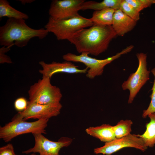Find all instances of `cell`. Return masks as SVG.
I'll return each mask as SVG.
<instances>
[{
    "mask_svg": "<svg viewBox=\"0 0 155 155\" xmlns=\"http://www.w3.org/2000/svg\"></svg>",
    "mask_w": 155,
    "mask_h": 155,
    "instance_id": "28",
    "label": "cell"
},
{
    "mask_svg": "<svg viewBox=\"0 0 155 155\" xmlns=\"http://www.w3.org/2000/svg\"><path fill=\"white\" fill-rule=\"evenodd\" d=\"M85 131L88 135L105 143L110 142L116 138L113 126L108 124L90 127L86 128Z\"/></svg>",
    "mask_w": 155,
    "mask_h": 155,
    "instance_id": "14",
    "label": "cell"
},
{
    "mask_svg": "<svg viewBox=\"0 0 155 155\" xmlns=\"http://www.w3.org/2000/svg\"><path fill=\"white\" fill-rule=\"evenodd\" d=\"M93 23L90 18L79 14L64 20H55L49 18L44 26L48 32L52 33L59 40H68L79 30L90 27Z\"/></svg>",
    "mask_w": 155,
    "mask_h": 155,
    "instance_id": "3",
    "label": "cell"
},
{
    "mask_svg": "<svg viewBox=\"0 0 155 155\" xmlns=\"http://www.w3.org/2000/svg\"><path fill=\"white\" fill-rule=\"evenodd\" d=\"M28 101L24 97L18 98L14 103L15 109L19 112H21L25 110L28 106Z\"/></svg>",
    "mask_w": 155,
    "mask_h": 155,
    "instance_id": "23",
    "label": "cell"
},
{
    "mask_svg": "<svg viewBox=\"0 0 155 155\" xmlns=\"http://www.w3.org/2000/svg\"><path fill=\"white\" fill-rule=\"evenodd\" d=\"M115 11L111 8L95 11L93 13L92 17L90 19L94 24L112 26Z\"/></svg>",
    "mask_w": 155,
    "mask_h": 155,
    "instance_id": "15",
    "label": "cell"
},
{
    "mask_svg": "<svg viewBox=\"0 0 155 155\" xmlns=\"http://www.w3.org/2000/svg\"><path fill=\"white\" fill-rule=\"evenodd\" d=\"M137 22L119 9L115 11L112 26L117 36H123L132 30Z\"/></svg>",
    "mask_w": 155,
    "mask_h": 155,
    "instance_id": "13",
    "label": "cell"
},
{
    "mask_svg": "<svg viewBox=\"0 0 155 155\" xmlns=\"http://www.w3.org/2000/svg\"><path fill=\"white\" fill-rule=\"evenodd\" d=\"M6 17L26 20L29 18L26 14L21 12L11 7L6 0H0V18Z\"/></svg>",
    "mask_w": 155,
    "mask_h": 155,
    "instance_id": "18",
    "label": "cell"
},
{
    "mask_svg": "<svg viewBox=\"0 0 155 155\" xmlns=\"http://www.w3.org/2000/svg\"><path fill=\"white\" fill-rule=\"evenodd\" d=\"M50 79L42 77L30 87L28 91L29 101L41 104L60 103L62 96L61 90L51 84Z\"/></svg>",
    "mask_w": 155,
    "mask_h": 155,
    "instance_id": "6",
    "label": "cell"
},
{
    "mask_svg": "<svg viewBox=\"0 0 155 155\" xmlns=\"http://www.w3.org/2000/svg\"><path fill=\"white\" fill-rule=\"evenodd\" d=\"M120 9L126 15L137 22L140 19V12L136 10L125 0H122Z\"/></svg>",
    "mask_w": 155,
    "mask_h": 155,
    "instance_id": "20",
    "label": "cell"
},
{
    "mask_svg": "<svg viewBox=\"0 0 155 155\" xmlns=\"http://www.w3.org/2000/svg\"><path fill=\"white\" fill-rule=\"evenodd\" d=\"M35 140L33 147L22 152V153L28 154L38 153L39 155H60V149L69 146L73 139L67 137H61L57 141H53L48 139L42 133L32 134Z\"/></svg>",
    "mask_w": 155,
    "mask_h": 155,
    "instance_id": "8",
    "label": "cell"
},
{
    "mask_svg": "<svg viewBox=\"0 0 155 155\" xmlns=\"http://www.w3.org/2000/svg\"><path fill=\"white\" fill-rule=\"evenodd\" d=\"M84 0H54L49 10L50 17L55 20L69 19L79 14Z\"/></svg>",
    "mask_w": 155,
    "mask_h": 155,
    "instance_id": "11",
    "label": "cell"
},
{
    "mask_svg": "<svg viewBox=\"0 0 155 155\" xmlns=\"http://www.w3.org/2000/svg\"><path fill=\"white\" fill-rule=\"evenodd\" d=\"M117 36L112 26L93 24L77 32L68 40L78 53L98 56L107 49L110 42Z\"/></svg>",
    "mask_w": 155,
    "mask_h": 155,
    "instance_id": "1",
    "label": "cell"
},
{
    "mask_svg": "<svg viewBox=\"0 0 155 155\" xmlns=\"http://www.w3.org/2000/svg\"><path fill=\"white\" fill-rule=\"evenodd\" d=\"M12 144L9 143L0 148V155H16Z\"/></svg>",
    "mask_w": 155,
    "mask_h": 155,
    "instance_id": "24",
    "label": "cell"
},
{
    "mask_svg": "<svg viewBox=\"0 0 155 155\" xmlns=\"http://www.w3.org/2000/svg\"><path fill=\"white\" fill-rule=\"evenodd\" d=\"M134 46L130 45L115 55L103 59H98L92 58L86 53H82L77 55L71 53L64 55L63 59L66 61L80 62L84 64L89 69L86 73V76L90 79L101 75L103 73L105 66L114 60L118 58L123 55L131 51Z\"/></svg>",
    "mask_w": 155,
    "mask_h": 155,
    "instance_id": "5",
    "label": "cell"
},
{
    "mask_svg": "<svg viewBox=\"0 0 155 155\" xmlns=\"http://www.w3.org/2000/svg\"><path fill=\"white\" fill-rule=\"evenodd\" d=\"M125 1L136 10L140 12L145 8L141 0H125Z\"/></svg>",
    "mask_w": 155,
    "mask_h": 155,
    "instance_id": "25",
    "label": "cell"
},
{
    "mask_svg": "<svg viewBox=\"0 0 155 155\" xmlns=\"http://www.w3.org/2000/svg\"><path fill=\"white\" fill-rule=\"evenodd\" d=\"M136 56L139 62L138 67L136 71L131 73L121 86L123 90L127 89L129 91V104L132 103L141 88L150 79V71L147 68L146 54L140 53H137Z\"/></svg>",
    "mask_w": 155,
    "mask_h": 155,
    "instance_id": "7",
    "label": "cell"
},
{
    "mask_svg": "<svg viewBox=\"0 0 155 155\" xmlns=\"http://www.w3.org/2000/svg\"><path fill=\"white\" fill-rule=\"evenodd\" d=\"M151 71L154 78L152 89V93L150 96L151 99L150 103L147 109L143 111L142 117L144 118H146L151 113H155V68L152 69Z\"/></svg>",
    "mask_w": 155,
    "mask_h": 155,
    "instance_id": "21",
    "label": "cell"
},
{
    "mask_svg": "<svg viewBox=\"0 0 155 155\" xmlns=\"http://www.w3.org/2000/svg\"><path fill=\"white\" fill-rule=\"evenodd\" d=\"M121 1L122 0H104L100 2L85 1L82 5L81 10L90 9L98 11L111 8L116 10L120 9Z\"/></svg>",
    "mask_w": 155,
    "mask_h": 155,
    "instance_id": "16",
    "label": "cell"
},
{
    "mask_svg": "<svg viewBox=\"0 0 155 155\" xmlns=\"http://www.w3.org/2000/svg\"><path fill=\"white\" fill-rule=\"evenodd\" d=\"M30 155H36L35 153H33L32 154Z\"/></svg>",
    "mask_w": 155,
    "mask_h": 155,
    "instance_id": "26",
    "label": "cell"
},
{
    "mask_svg": "<svg viewBox=\"0 0 155 155\" xmlns=\"http://www.w3.org/2000/svg\"><path fill=\"white\" fill-rule=\"evenodd\" d=\"M49 120H38L28 122L20 119H12L11 122L0 127V138L8 142L22 134L32 133L46 134L45 129Z\"/></svg>",
    "mask_w": 155,
    "mask_h": 155,
    "instance_id": "4",
    "label": "cell"
},
{
    "mask_svg": "<svg viewBox=\"0 0 155 155\" xmlns=\"http://www.w3.org/2000/svg\"><path fill=\"white\" fill-rule=\"evenodd\" d=\"M62 107L60 103L57 104H41L28 101L26 109L18 112L12 119L26 121L30 119L49 120L59 114Z\"/></svg>",
    "mask_w": 155,
    "mask_h": 155,
    "instance_id": "9",
    "label": "cell"
},
{
    "mask_svg": "<svg viewBox=\"0 0 155 155\" xmlns=\"http://www.w3.org/2000/svg\"><path fill=\"white\" fill-rule=\"evenodd\" d=\"M16 155H17L16 154Z\"/></svg>",
    "mask_w": 155,
    "mask_h": 155,
    "instance_id": "27",
    "label": "cell"
},
{
    "mask_svg": "<svg viewBox=\"0 0 155 155\" xmlns=\"http://www.w3.org/2000/svg\"><path fill=\"white\" fill-rule=\"evenodd\" d=\"M133 123L130 119L122 120L113 126L116 138H119L126 136L131 133V127Z\"/></svg>",
    "mask_w": 155,
    "mask_h": 155,
    "instance_id": "19",
    "label": "cell"
},
{
    "mask_svg": "<svg viewBox=\"0 0 155 155\" xmlns=\"http://www.w3.org/2000/svg\"><path fill=\"white\" fill-rule=\"evenodd\" d=\"M39 63L42 68L39 70V72L43 78H51L53 74L58 73H87L88 70L87 67L84 69H79L78 66L67 61L62 63L53 61L51 63H46L44 61H41Z\"/></svg>",
    "mask_w": 155,
    "mask_h": 155,
    "instance_id": "12",
    "label": "cell"
},
{
    "mask_svg": "<svg viewBox=\"0 0 155 155\" xmlns=\"http://www.w3.org/2000/svg\"><path fill=\"white\" fill-rule=\"evenodd\" d=\"M132 148L144 152L148 148L145 145L142 139L137 135L130 133L123 137L115 139L105 143L102 146L94 149L96 154L111 155L123 148Z\"/></svg>",
    "mask_w": 155,
    "mask_h": 155,
    "instance_id": "10",
    "label": "cell"
},
{
    "mask_svg": "<svg viewBox=\"0 0 155 155\" xmlns=\"http://www.w3.org/2000/svg\"><path fill=\"white\" fill-rule=\"evenodd\" d=\"M150 119L146 124V129L142 135H137L143 140L147 148H152L155 146V113L150 114L148 116Z\"/></svg>",
    "mask_w": 155,
    "mask_h": 155,
    "instance_id": "17",
    "label": "cell"
},
{
    "mask_svg": "<svg viewBox=\"0 0 155 155\" xmlns=\"http://www.w3.org/2000/svg\"><path fill=\"white\" fill-rule=\"evenodd\" d=\"M12 46H3L0 49V63L1 64L7 63H13L10 57L5 54V53L10 49Z\"/></svg>",
    "mask_w": 155,
    "mask_h": 155,
    "instance_id": "22",
    "label": "cell"
},
{
    "mask_svg": "<svg viewBox=\"0 0 155 155\" xmlns=\"http://www.w3.org/2000/svg\"><path fill=\"white\" fill-rule=\"evenodd\" d=\"M49 32L45 28H31L24 20L8 18L5 24L0 27V44L23 47L27 45L31 39L37 37L42 39Z\"/></svg>",
    "mask_w": 155,
    "mask_h": 155,
    "instance_id": "2",
    "label": "cell"
}]
</instances>
